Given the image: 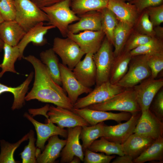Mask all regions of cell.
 Here are the masks:
<instances>
[{
	"label": "cell",
	"mask_w": 163,
	"mask_h": 163,
	"mask_svg": "<svg viewBox=\"0 0 163 163\" xmlns=\"http://www.w3.org/2000/svg\"><path fill=\"white\" fill-rule=\"evenodd\" d=\"M23 58L31 63L34 70L33 87L25 96V101L36 99L72 110L73 105L66 91L53 80L46 66L33 55Z\"/></svg>",
	"instance_id": "obj_1"
},
{
	"label": "cell",
	"mask_w": 163,
	"mask_h": 163,
	"mask_svg": "<svg viewBox=\"0 0 163 163\" xmlns=\"http://www.w3.org/2000/svg\"><path fill=\"white\" fill-rule=\"evenodd\" d=\"M41 9L48 17V25L57 28L63 37H67L69 26L80 19L71 9L70 0H64Z\"/></svg>",
	"instance_id": "obj_2"
},
{
	"label": "cell",
	"mask_w": 163,
	"mask_h": 163,
	"mask_svg": "<svg viewBox=\"0 0 163 163\" xmlns=\"http://www.w3.org/2000/svg\"><path fill=\"white\" fill-rule=\"evenodd\" d=\"M86 107L106 111H119L132 114L141 111L133 88H126L102 103L91 105Z\"/></svg>",
	"instance_id": "obj_3"
},
{
	"label": "cell",
	"mask_w": 163,
	"mask_h": 163,
	"mask_svg": "<svg viewBox=\"0 0 163 163\" xmlns=\"http://www.w3.org/2000/svg\"><path fill=\"white\" fill-rule=\"evenodd\" d=\"M15 20L26 32L38 24L48 22L46 14L30 0H14Z\"/></svg>",
	"instance_id": "obj_4"
},
{
	"label": "cell",
	"mask_w": 163,
	"mask_h": 163,
	"mask_svg": "<svg viewBox=\"0 0 163 163\" xmlns=\"http://www.w3.org/2000/svg\"><path fill=\"white\" fill-rule=\"evenodd\" d=\"M112 46L105 37L98 50L93 55L96 70V86L109 81L115 58Z\"/></svg>",
	"instance_id": "obj_5"
},
{
	"label": "cell",
	"mask_w": 163,
	"mask_h": 163,
	"mask_svg": "<svg viewBox=\"0 0 163 163\" xmlns=\"http://www.w3.org/2000/svg\"><path fill=\"white\" fill-rule=\"evenodd\" d=\"M151 75L146 55L132 56L127 72L117 84L125 88H133Z\"/></svg>",
	"instance_id": "obj_6"
},
{
	"label": "cell",
	"mask_w": 163,
	"mask_h": 163,
	"mask_svg": "<svg viewBox=\"0 0 163 163\" xmlns=\"http://www.w3.org/2000/svg\"><path fill=\"white\" fill-rule=\"evenodd\" d=\"M52 48L60 57L62 63L72 71L85 54L75 42L68 37H55Z\"/></svg>",
	"instance_id": "obj_7"
},
{
	"label": "cell",
	"mask_w": 163,
	"mask_h": 163,
	"mask_svg": "<svg viewBox=\"0 0 163 163\" xmlns=\"http://www.w3.org/2000/svg\"><path fill=\"white\" fill-rule=\"evenodd\" d=\"M125 89L117 84H112L109 81L104 82L96 86L86 96L78 99L73 105V108H82L102 103Z\"/></svg>",
	"instance_id": "obj_8"
},
{
	"label": "cell",
	"mask_w": 163,
	"mask_h": 163,
	"mask_svg": "<svg viewBox=\"0 0 163 163\" xmlns=\"http://www.w3.org/2000/svg\"><path fill=\"white\" fill-rule=\"evenodd\" d=\"M133 133L154 140L163 137V121L150 108L142 111Z\"/></svg>",
	"instance_id": "obj_9"
},
{
	"label": "cell",
	"mask_w": 163,
	"mask_h": 163,
	"mask_svg": "<svg viewBox=\"0 0 163 163\" xmlns=\"http://www.w3.org/2000/svg\"><path fill=\"white\" fill-rule=\"evenodd\" d=\"M163 86L162 78L156 79L151 76L133 88L141 111L150 108L155 96Z\"/></svg>",
	"instance_id": "obj_10"
},
{
	"label": "cell",
	"mask_w": 163,
	"mask_h": 163,
	"mask_svg": "<svg viewBox=\"0 0 163 163\" xmlns=\"http://www.w3.org/2000/svg\"><path fill=\"white\" fill-rule=\"evenodd\" d=\"M141 111L132 114L125 123L114 126L104 125L102 137L115 143L122 144L133 133Z\"/></svg>",
	"instance_id": "obj_11"
},
{
	"label": "cell",
	"mask_w": 163,
	"mask_h": 163,
	"mask_svg": "<svg viewBox=\"0 0 163 163\" xmlns=\"http://www.w3.org/2000/svg\"><path fill=\"white\" fill-rule=\"evenodd\" d=\"M47 115L49 117L48 120L61 128L89 125L80 116L71 110L62 107L50 106Z\"/></svg>",
	"instance_id": "obj_12"
},
{
	"label": "cell",
	"mask_w": 163,
	"mask_h": 163,
	"mask_svg": "<svg viewBox=\"0 0 163 163\" xmlns=\"http://www.w3.org/2000/svg\"><path fill=\"white\" fill-rule=\"evenodd\" d=\"M59 66L62 85L73 105L79 95L84 93H89L92 89L82 85L75 77L72 70L66 66L59 63Z\"/></svg>",
	"instance_id": "obj_13"
},
{
	"label": "cell",
	"mask_w": 163,
	"mask_h": 163,
	"mask_svg": "<svg viewBox=\"0 0 163 163\" xmlns=\"http://www.w3.org/2000/svg\"><path fill=\"white\" fill-rule=\"evenodd\" d=\"M72 111L84 118L90 125H95L109 120L120 123L123 121L128 120L132 115L131 113L127 112L114 113L93 110L88 107L81 109L73 108Z\"/></svg>",
	"instance_id": "obj_14"
},
{
	"label": "cell",
	"mask_w": 163,
	"mask_h": 163,
	"mask_svg": "<svg viewBox=\"0 0 163 163\" xmlns=\"http://www.w3.org/2000/svg\"><path fill=\"white\" fill-rule=\"evenodd\" d=\"M82 128L81 126L68 128L66 143L60 154V163H70L75 156L83 161L84 151L79 141Z\"/></svg>",
	"instance_id": "obj_15"
},
{
	"label": "cell",
	"mask_w": 163,
	"mask_h": 163,
	"mask_svg": "<svg viewBox=\"0 0 163 163\" xmlns=\"http://www.w3.org/2000/svg\"><path fill=\"white\" fill-rule=\"evenodd\" d=\"M24 116L30 121L35 127L37 134L36 141L37 148L41 151L45 148V144L51 136L55 135H60L62 137H67V130L56 126L49 120L46 123L39 122L27 113H25Z\"/></svg>",
	"instance_id": "obj_16"
},
{
	"label": "cell",
	"mask_w": 163,
	"mask_h": 163,
	"mask_svg": "<svg viewBox=\"0 0 163 163\" xmlns=\"http://www.w3.org/2000/svg\"><path fill=\"white\" fill-rule=\"evenodd\" d=\"M105 36L102 30H86L76 34L69 32L67 37L75 42L85 54H94L101 46Z\"/></svg>",
	"instance_id": "obj_17"
},
{
	"label": "cell",
	"mask_w": 163,
	"mask_h": 163,
	"mask_svg": "<svg viewBox=\"0 0 163 163\" xmlns=\"http://www.w3.org/2000/svg\"><path fill=\"white\" fill-rule=\"evenodd\" d=\"M94 53L86 54L83 60H80L72 70L79 82L84 86L89 88L95 84L96 70L93 59Z\"/></svg>",
	"instance_id": "obj_18"
},
{
	"label": "cell",
	"mask_w": 163,
	"mask_h": 163,
	"mask_svg": "<svg viewBox=\"0 0 163 163\" xmlns=\"http://www.w3.org/2000/svg\"><path fill=\"white\" fill-rule=\"evenodd\" d=\"M107 8L115 14L119 21L133 28L139 14L135 5L121 0H109Z\"/></svg>",
	"instance_id": "obj_19"
},
{
	"label": "cell",
	"mask_w": 163,
	"mask_h": 163,
	"mask_svg": "<svg viewBox=\"0 0 163 163\" xmlns=\"http://www.w3.org/2000/svg\"><path fill=\"white\" fill-rule=\"evenodd\" d=\"M56 27L53 25H44V23L40 22L26 32L17 45L19 50L18 60L24 57L23 53L26 47L30 43L37 46H42L47 43L44 35L50 30Z\"/></svg>",
	"instance_id": "obj_20"
},
{
	"label": "cell",
	"mask_w": 163,
	"mask_h": 163,
	"mask_svg": "<svg viewBox=\"0 0 163 163\" xmlns=\"http://www.w3.org/2000/svg\"><path fill=\"white\" fill-rule=\"evenodd\" d=\"M78 16L79 20L76 23L69 26V32L76 34L86 30H101V16L100 11H90Z\"/></svg>",
	"instance_id": "obj_21"
},
{
	"label": "cell",
	"mask_w": 163,
	"mask_h": 163,
	"mask_svg": "<svg viewBox=\"0 0 163 163\" xmlns=\"http://www.w3.org/2000/svg\"><path fill=\"white\" fill-rule=\"evenodd\" d=\"M26 32L15 21H4L0 24V37L4 43L18 45Z\"/></svg>",
	"instance_id": "obj_22"
},
{
	"label": "cell",
	"mask_w": 163,
	"mask_h": 163,
	"mask_svg": "<svg viewBox=\"0 0 163 163\" xmlns=\"http://www.w3.org/2000/svg\"><path fill=\"white\" fill-rule=\"evenodd\" d=\"M155 140L133 133L121 145L124 154L132 156L134 159L149 147Z\"/></svg>",
	"instance_id": "obj_23"
},
{
	"label": "cell",
	"mask_w": 163,
	"mask_h": 163,
	"mask_svg": "<svg viewBox=\"0 0 163 163\" xmlns=\"http://www.w3.org/2000/svg\"><path fill=\"white\" fill-rule=\"evenodd\" d=\"M66 139H60L57 135L50 137L48 143L37 158V162L39 163H53L59 157L61 152L65 145Z\"/></svg>",
	"instance_id": "obj_24"
},
{
	"label": "cell",
	"mask_w": 163,
	"mask_h": 163,
	"mask_svg": "<svg viewBox=\"0 0 163 163\" xmlns=\"http://www.w3.org/2000/svg\"><path fill=\"white\" fill-rule=\"evenodd\" d=\"M34 72L30 73L26 80L20 85L11 87L0 83V95L9 92L14 96V101L11 107L13 110L21 108L25 103V95L29 89V86L34 77Z\"/></svg>",
	"instance_id": "obj_25"
},
{
	"label": "cell",
	"mask_w": 163,
	"mask_h": 163,
	"mask_svg": "<svg viewBox=\"0 0 163 163\" xmlns=\"http://www.w3.org/2000/svg\"><path fill=\"white\" fill-rule=\"evenodd\" d=\"M132 56L130 52L123 50L115 57L112 66L109 81L113 84H117L127 72Z\"/></svg>",
	"instance_id": "obj_26"
},
{
	"label": "cell",
	"mask_w": 163,
	"mask_h": 163,
	"mask_svg": "<svg viewBox=\"0 0 163 163\" xmlns=\"http://www.w3.org/2000/svg\"><path fill=\"white\" fill-rule=\"evenodd\" d=\"M56 54L51 48L41 52L40 54V60L47 67L49 72L55 82L62 85L59 59Z\"/></svg>",
	"instance_id": "obj_27"
},
{
	"label": "cell",
	"mask_w": 163,
	"mask_h": 163,
	"mask_svg": "<svg viewBox=\"0 0 163 163\" xmlns=\"http://www.w3.org/2000/svg\"><path fill=\"white\" fill-rule=\"evenodd\" d=\"M163 137L155 140L152 143L138 156L133 163H143L147 161H158L163 162Z\"/></svg>",
	"instance_id": "obj_28"
},
{
	"label": "cell",
	"mask_w": 163,
	"mask_h": 163,
	"mask_svg": "<svg viewBox=\"0 0 163 163\" xmlns=\"http://www.w3.org/2000/svg\"><path fill=\"white\" fill-rule=\"evenodd\" d=\"M109 0H70V8L78 15L107 7Z\"/></svg>",
	"instance_id": "obj_29"
},
{
	"label": "cell",
	"mask_w": 163,
	"mask_h": 163,
	"mask_svg": "<svg viewBox=\"0 0 163 163\" xmlns=\"http://www.w3.org/2000/svg\"><path fill=\"white\" fill-rule=\"evenodd\" d=\"M3 50L4 54L2 62L0 64V67L2 70L0 72V78L6 72L18 74L15 70L14 66L20 55L19 49L17 46H13L4 43Z\"/></svg>",
	"instance_id": "obj_30"
},
{
	"label": "cell",
	"mask_w": 163,
	"mask_h": 163,
	"mask_svg": "<svg viewBox=\"0 0 163 163\" xmlns=\"http://www.w3.org/2000/svg\"><path fill=\"white\" fill-rule=\"evenodd\" d=\"M105 125L104 122H102L94 125L82 127L80 139L82 141V147L84 152L94 141L102 137Z\"/></svg>",
	"instance_id": "obj_31"
},
{
	"label": "cell",
	"mask_w": 163,
	"mask_h": 163,
	"mask_svg": "<svg viewBox=\"0 0 163 163\" xmlns=\"http://www.w3.org/2000/svg\"><path fill=\"white\" fill-rule=\"evenodd\" d=\"M101 13V30L110 43L113 46V33L119 21L113 12L107 7L100 11Z\"/></svg>",
	"instance_id": "obj_32"
},
{
	"label": "cell",
	"mask_w": 163,
	"mask_h": 163,
	"mask_svg": "<svg viewBox=\"0 0 163 163\" xmlns=\"http://www.w3.org/2000/svg\"><path fill=\"white\" fill-rule=\"evenodd\" d=\"M100 138V139L94 141L88 149L92 151L105 153L108 155L122 156L125 155L121 144L110 141L103 137Z\"/></svg>",
	"instance_id": "obj_33"
},
{
	"label": "cell",
	"mask_w": 163,
	"mask_h": 163,
	"mask_svg": "<svg viewBox=\"0 0 163 163\" xmlns=\"http://www.w3.org/2000/svg\"><path fill=\"white\" fill-rule=\"evenodd\" d=\"M132 29L127 24L119 21L113 33V53L115 57L123 50Z\"/></svg>",
	"instance_id": "obj_34"
},
{
	"label": "cell",
	"mask_w": 163,
	"mask_h": 163,
	"mask_svg": "<svg viewBox=\"0 0 163 163\" xmlns=\"http://www.w3.org/2000/svg\"><path fill=\"white\" fill-rule=\"evenodd\" d=\"M130 53L132 56L163 53L162 40L153 37L149 42L131 50Z\"/></svg>",
	"instance_id": "obj_35"
},
{
	"label": "cell",
	"mask_w": 163,
	"mask_h": 163,
	"mask_svg": "<svg viewBox=\"0 0 163 163\" xmlns=\"http://www.w3.org/2000/svg\"><path fill=\"white\" fill-rule=\"evenodd\" d=\"M29 133L15 143H11L1 140V152L0 154V163H16L14 158V153L21 144L28 139Z\"/></svg>",
	"instance_id": "obj_36"
},
{
	"label": "cell",
	"mask_w": 163,
	"mask_h": 163,
	"mask_svg": "<svg viewBox=\"0 0 163 163\" xmlns=\"http://www.w3.org/2000/svg\"><path fill=\"white\" fill-rule=\"evenodd\" d=\"M29 133V142L26 146L20 155L22 163H36L37 161V148L35 142L36 140L34 133L31 130Z\"/></svg>",
	"instance_id": "obj_37"
},
{
	"label": "cell",
	"mask_w": 163,
	"mask_h": 163,
	"mask_svg": "<svg viewBox=\"0 0 163 163\" xmlns=\"http://www.w3.org/2000/svg\"><path fill=\"white\" fill-rule=\"evenodd\" d=\"M153 37L135 31L128 38L123 50L130 52L149 42Z\"/></svg>",
	"instance_id": "obj_38"
},
{
	"label": "cell",
	"mask_w": 163,
	"mask_h": 163,
	"mask_svg": "<svg viewBox=\"0 0 163 163\" xmlns=\"http://www.w3.org/2000/svg\"><path fill=\"white\" fill-rule=\"evenodd\" d=\"M142 12L136 23L137 24V31L142 34L154 37L155 33L154 26L147 13L145 11Z\"/></svg>",
	"instance_id": "obj_39"
},
{
	"label": "cell",
	"mask_w": 163,
	"mask_h": 163,
	"mask_svg": "<svg viewBox=\"0 0 163 163\" xmlns=\"http://www.w3.org/2000/svg\"><path fill=\"white\" fill-rule=\"evenodd\" d=\"M84 152L83 162L84 163H109L115 157V155L97 153L88 148Z\"/></svg>",
	"instance_id": "obj_40"
},
{
	"label": "cell",
	"mask_w": 163,
	"mask_h": 163,
	"mask_svg": "<svg viewBox=\"0 0 163 163\" xmlns=\"http://www.w3.org/2000/svg\"><path fill=\"white\" fill-rule=\"evenodd\" d=\"M146 56L147 63L151 71V77L155 78L163 69V53Z\"/></svg>",
	"instance_id": "obj_41"
},
{
	"label": "cell",
	"mask_w": 163,
	"mask_h": 163,
	"mask_svg": "<svg viewBox=\"0 0 163 163\" xmlns=\"http://www.w3.org/2000/svg\"><path fill=\"white\" fill-rule=\"evenodd\" d=\"M0 13L4 21L15 20L16 9L14 0H0Z\"/></svg>",
	"instance_id": "obj_42"
},
{
	"label": "cell",
	"mask_w": 163,
	"mask_h": 163,
	"mask_svg": "<svg viewBox=\"0 0 163 163\" xmlns=\"http://www.w3.org/2000/svg\"><path fill=\"white\" fill-rule=\"evenodd\" d=\"M154 27L163 22V5L149 7L145 10Z\"/></svg>",
	"instance_id": "obj_43"
},
{
	"label": "cell",
	"mask_w": 163,
	"mask_h": 163,
	"mask_svg": "<svg viewBox=\"0 0 163 163\" xmlns=\"http://www.w3.org/2000/svg\"><path fill=\"white\" fill-rule=\"evenodd\" d=\"M152 112L158 118L163 119V90L161 89L155 96Z\"/></svg>",
	"instance_id": "obj_44"
},
{
	"label": "cell",
	"mask_w": 163,
	"mask_h": 163,
	"mask_svg": "<svg viewBox=\"0 0 163 163\" xmlns=\"http://www.w3.org/2000/svg\"><path fill=\"white\" fill-rule=\"evenodd\" d=\"M163 2V0H131L129 2L135 6L140 14L149 7L162 4Z\"/></svg>",
	"instance_id": "obj_45"
},
{
	"label": "cell",
	"mask_w": 163,
	"mask_h": 163,
	"mask_svg": "<svg viewBox=\"0 0 163 163\" xmlns=\"http://www.w3.org/2000/svg\"><path fill=\"white\" fill-rule=\"evenodd\" d=\"M40 8L48 7L64 0H30Z\"/></svg>",
	"instance_id": "obj_46"
},
{
	"label": "cell",
	"mask_w": 163,
	"mask_h": 163,
	"mask_svg": "<svg viewBox=\"0 0 163 163\" xmlns=\"http://www.w3.org/2000/svg\"><path fill=\"white\" fill-rule=\"evenodd\" d=\"M50 105L47 104L43 107L37 109H30L29 110V113L31 114L34 115L37 114L42 115L48 119L49 117L47 115V113L49 110Z\"/></svg>",
	"instance_id": "obj_47"
},
{
	"label": "cell",
	"mask_w": 163,
	"mask_h": 163,
	"mask_svg": "<svg viewBox=\"0 0 163 163\" xmlns=\"http://www.w3.org/2000/svg\"><path fill=\"white\" fill-rule=\"evenodd\" d=\"M134 158L132 156L126 154L119 156L114 159L112 163H133Z\"/></svg>",
	"instance_id": "obj_48"
},
{
	"label": "cell",
	"mask_w": 163,
	"mask_h": 163,
	"mask_svg": "<svg viewBox=\"0 0 163 163\" xmlns=\"http://www.w3.org/2000/svg\"><path fill=\"white\" fill-rule=\"evenodd\" d=\"M154 30L155 33V37L156 36L157 38L163 40V28L159 26H155Z\"/></svg>",
	"instance_id": "obj_49"
},
{
	"label": "cell",
	"mask_w": 163,
	"mask_h": 163,
	"mask_svg": "<svg viewBox=\"0 0 163 163\" xmlns=\"http://www.w3.org/2000/svg\"><path fill=\"white\" fill-rule=\"evenodd\" d=\"M80 159L77 156L74 157L70 163H79L81 162Z\"/></svg>",
	"instance_id": "obj_50"
},
{
	"label": "cell",
	"mask_w": 163,
	"mask_h": 163,
	"mask_svg": "<svg viewBox=\"0 0 163 163\" xmlns=\"http://www.w3.org/2000/svg\"><path fill=\"white\" fill-rule=\"evenodd\" d=\"M4 44V43L0 37V51H1L3 50Z\"/></svg>",
	"instance_id": "obj_51"
},
{
	"label": "cell",
	"mask_w": 163,
	"mask_h": 163,
	"mask_svg": "<svg viewBox=\"0 0 163 163\" xmlns=\"http://www.w3.org/2000/svg\"><path fill=\"white\" fill-rule=\"evenodd\" d=\"M4 21L0 13V24Z\"/></svg>",
	"instance_id": "obj_52"
},
{
	"label": "cell",
	"mask_w": 163,
	"mask_h": 163,
	"mask_svg": "<svg viewBox=\"0 0 163 163\" xmlns=\"http://www.w3.org/2000/svg\"><path fill=\"white\" fill-rule=\"evenodd\" d=\"M122 0L123 1H124V2H125V1H127L129 2H130L131 0Z\"/></svg>",
	"instance_id": "obj_53"
},
{
	"label": "cell",
	"mask_w": 163,
	"mask_h": 163,
	"mask_svg": "<svg viewBox=\"0 0 163 163\" xmlns=\"http://www.w3.org/2000/svg\"></svg>",
	"instance_id": "obj_54"
},
{
	"label": "cell",
	"mask_w": 163,
	"mask_h": 163,
	"mask_svg": "<svg viewBox=\"0 0 163 163\" xmlns=\"http://www.w3.org/2000/svg\"></svg>",
	"instance_id": "obj_55"
}]
</instances>
